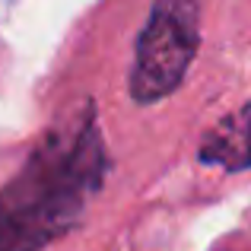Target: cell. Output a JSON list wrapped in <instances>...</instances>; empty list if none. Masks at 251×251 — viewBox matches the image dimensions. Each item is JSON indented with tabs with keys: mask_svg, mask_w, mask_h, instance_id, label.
Returning <instances> with one entry per match:
<instances>
[{
	"mask_svg": "<svg viewBox=\"0 0 251 251\" xmlns=\"http://www.w3.org/2000/svg\"><path fill=\"white\" fill-rule=\"evenodd\" d=\"M197 159L203 166H220L223 172L251 169V102L235 108L203 134Z\"/></svg>",
	"mask_w": 251,
	"mask_h": 251,
	"instance_id": "cell-3",
	"label": "cell"
},
{
	"mask_svg": "<svg viewBox=\"0 0 251 251\" xmlns=\"http://www.w3.org/2000/svg\"><path fill=\"white\" fill-rule=\"evenodd\" d=\"M201 45V6L191 0H156L134 48L130 99L153 105L181 86Z\"/></svg>",
	"mask_w": 251,
	"mask_h": 251,
	"instance_id": "cell-2",
	"label": "cell"
},
{
	"mask_svg": "<svg viewBox=\"0 0 251 251\" xmlns=\"http://www.w3.org/2000/svg\"><path fill=\"white\" fill-rule=\"evenodd\" d=\"M108 153L92 102L35 143L0 188V251H45L74 232L102 191Z\"/></svg>",
	"mask_w": 251,
	"mask_h": 251,
	"instance_id": "cell-1",
	"label": "cell"
}]
</instances>
